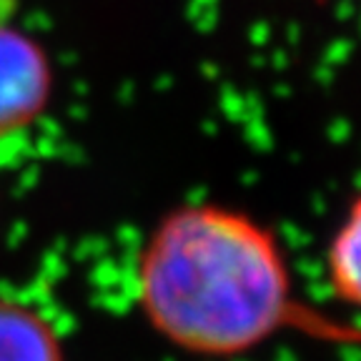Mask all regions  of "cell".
Returning <instances> with one entry per match:
<instances>
[{
    "instance_id": "4",
    "label": "cell",
    "mask_w": 361,
    "mask_h": 361,
    "mask_svg": "<svg viewBox=\"0 0 361 361\" xmlns=\"http://www.w3.org/2000/svg\"><path fill=\"white\" fill-rule=\"evenodd\" d=\"M326 283L341 306H359L361 299V203L351 198L326 246Z\"/></svg>"
},
{
    "instance_id": "2",
    "label": "cell",
    "mask_w": 361,
    "mask_h": 361,
    "mask_svg": "<svg viewBox=\"0 0 361 361\" xmlns=\"http://www.w3.org/2000/svg\"><path fill=\"white\" fill-rule=\"evenodd\" d=\"M53 88L56 73L43 43L0 23V138L33 126L51 106Z\"/></svg>"
},
{
    "instance_id": "1",
    "label": "cell",
    "mask_w": 361,
    "mask_h": 361,
    "mask_svg": "<svg viewBox=\"0 0 361 361\" xmlns=\"http://www.w3.org/2000/svg\"><path fill=\"white\" fill-rule=\"evenodd\" d=\"M135 304L166 344L233 359L279 334L344 341V331L296 296L279 236L224 203H183L153 226L135 259Z\"/></svg>"
},
{
    "instance_id": "3",
    "label": "cell",
    "mask_w": 361,
    "mask_h": 361,
    "mask_svg": "<svg viewBox=\"0 0 361 361\" xmlns=\"http://www.w3.org/2000/svg\"><path fill=\"white\" fill-rule=\"evenodd\" d=\"M0 361H66L56 324L28 301L0 293Z\"/></svg>"
}]
</instances>
